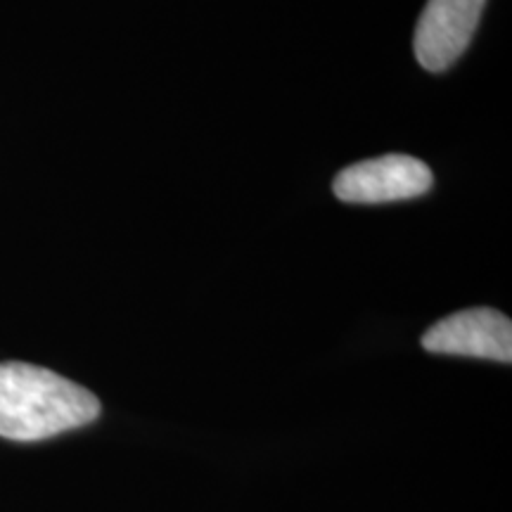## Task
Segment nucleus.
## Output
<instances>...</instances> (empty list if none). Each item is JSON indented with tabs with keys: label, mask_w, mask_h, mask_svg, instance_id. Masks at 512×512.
Instances as JSON below:
<instances>
[{
	"label": "nucleus",
	"mask_w": 512,
	"mask_h": 512,
	"mask_svg": "<svg viewBox=\"0 0 512 512\" xmlns=\"http://www.w3.org/2000/svg\"><path fill=\"white\" fill-rule=\"evenodd\" d=\"M100 401L86 387L31 363H0V437L41 441L91 425Z\"/></svg>",
	"instance_id": "obj_1"
},
{
	"label": "nucleus",
	"mask_w": 512,
	"mask_h": 512,
	"mask_svg": "<svg viewBox=\"0 0 512 512\" xmlns=\"http://www.w3.org/2000/svg\"><path fill=\"white\" fill-rule=\"evenodd\" d=\"M430 166L408 155H384L366 159L339 171L332 190L342 202L382 204L413 200L432 188Z\"/></svg>",
	"instance_id": "obj_2"
},
{
	"label": "nucleus",
	"mask_w": 512,
	"mask_h": 512,
	"mask_svg": "<svg viewBox=\"0 0 512 512\" xmlns=\"http://www.w3.org/2000/svg\"><path fill=\"white\" fill-rule=\"evenodd\" d=\"M486 0H427L415 27V57L427 72H444L465 53Z\"/></svg>",
	"instance_id": "obj_3"
},
{
	"label": "nucleus",
	"mask_w": 512,
	"mask_h": 512,
	"mask_svg": "<svg viewBox=\"0 0 512 512\" xmlns=\"http://www.w3.org/2000/svg\"><path fill=\"white\" fill-rule=\"evenodd\" d=\"M422 347L432 354L475 356L512 361V323L494 309H467L441 318L422 335Z\"/></svg>",
	"instance_id": "obj_4"
}]
</instances>
